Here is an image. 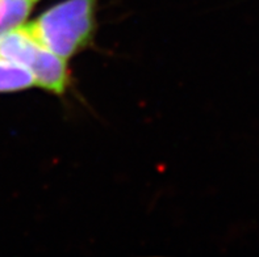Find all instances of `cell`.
<instances>
[{"label": "cell", "instance_id": "obj_1", "mask_svg": "<svg viewBox=\"0 0 259 257\" xmlns=\"http://www.w3.org/2000/svg\"><path fill=\"white\" fill-rule=\"evenodd\" d=\"M99 0H62L28 23L39 42L66 61L90 49L98 32Z\"/></svg>", "mask_w": 259, "mask_h": 257}, {"label": "cell", "instance_id": "obj_2", "mask_svg": "<svg viewBox=\"0 0 259 257\" xmlns=\"http://www.w3.org/2000/svg\"><path fill=\"white\" fill-rule=\"evenodd\" d=\"M0 56L25 66L34 76L37 87L62 96L71 85L69 61L48 49L28 23L0 37Z\"/></svg>", "mask_w": 259, "mask_h": 257}, {"label": "cell", "instance_id": "obj_3", "mask_svg": "<svg viewBox=\"0 0 259 257\" xmlns=\"http://www.w3.org/2000/svg\"><path fill=\"white\" fill-rule=\"evenodd\" d=\"M37 87L34 76L25 66L0 56V93L26 91Z\"/></svg>", "mask_w": 259, "mask_h": 257}, {"label": "cell", "instance_id": "obj_4", "mask_svg": "<svg viewBox=\"0 0 259 257\" xmlns=\"http://www.w3.org/2000/svg\"><path fill=\"white\" fill-rule=\"evenodd\" d=\"M34 0H0V37L28 23Z\"/></svg>", "mask_w": 259, "mask_h": 257}, {"label": "cell", "instance_id": "obj_5", "mask_svg": "<svg viewBox=\"0 0 259 257\" xmlns=\"http://www.w3.org/2000/svg\"><path fill=\"white\" fill-rule=\"evenodd\" d=\"M34 2H38V0H34Z\"/></svg>", "mask_w": 259, "mask_h": 257}]
</instances>
